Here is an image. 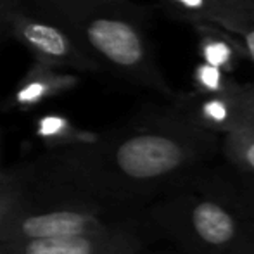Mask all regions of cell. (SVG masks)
I'll use <instances>...</instances> for the list:
<instances>
[{
  "mask_svg": "<svg viewBox=\"0 0 254 254\" xmlns=\"http://www.w3.org/2000/svg\"><path fill=\"white\" fill-rule=\"evenodd\" d=\"M218 135L178 113L149 114L101 131L90 144L49 149L19 164L28 197L144 209L189 184Z\"/></svg>",
  "mask_w": 254,
  "mask_h": 254,
  "instance_id": "cell-1",
  "label": "cell"
},
{
  "mask_svg": "<svg viewBox=\"0 0 254 254\" xmlns=\"http://www.w3.org/2000/svg\"><path fill=\"white\" fill-rule=\"evenodd\" d=\"M31 14L63 28L101 69L173 95L147 35V10L131 0H21Z\"/></svg>",
  "mask_w": 254,
  "mask_h": 254,
  "instance_id": "cell-2",
  "label": "cell"
},
{
  "mask_svg": "<svg viewBox=\"0 0 254 254\" xmlns=\"http://www.w3.org/2000/svg\"><path fill=\"white\" fill-rule=\"evenodd\" d=\"M144 223L184 254H225L251 228L234 199L194 187V182L145 206Z\"/></svg>",
  "mask_w": 254,
  "mask_h": 254,
  "instance_id": "cell-3",
  "label": "cell"
},
{
  "mask_svg": "<svg viewBox=\"0 0 254 254\" xmlns=\"http://www.w3.org/2000/svg\"><path fill=\"white\" fill-rule=\"evenodd\" d=\"M137 227H145L144 209H127L90 202L35 201L26 194L24 201L14 207L3 221L0 242L97 234Z\"/></svg>",
  "mask_w": 254,
  "mask_h": 254,
  "instance_id": "cell-4",
  "label": "cell"
},
{
  "mask_svg": "<svg viewBox=\"0 0 254 254\" xmlns=\"http://www.w3.org/2000/svg\"><path fill=\"white\" fill-rule=\"evenodd\" d=\"M5 30L7 38L23 45L33 61L74 73L102 71L97 61L92 59L71 35L51 21L31 14L21 2L7 12Z\"/></svg>",
  "mask_w": 254,
  "mask_h": 254,
  "instance_id": "cell-5",
  "label": "cell"
},
{
  "mask_svg": "<svg viewBox=\"0 0 254 254\" xmlns=\"http://www.w3.org/2000/svg\"><path fill=\"white\" fill-rule=\"evenodd\" d=\"M147 228L0 242V254H137L147 246Z\"/></svg>",
  "mask_w": 254,
  "mask_h": 254,
  "instance_id": "cell-6",
  "label": "cell"
},
{
  "mask_svg": "<svg viewBox=\"0 0 254 254\" xmlns=\"http://www.w3.org/2000/svg\"><path fill=\"white\" fill-rule=\"evenodd\" d=\"M81 83L78 73L49 66L40 61H33L24 76L16 83L14 90L0 101V111H19L26 113L52 99L69 94Z\"/></svg>",
  "mask_w": 254,
  "mask_h": 254,
  "instance_id": "cell-7",
  "label": "cell"
},
{
  "mask_svg": "<svg viewBox=\"0 0 254 254\" xmlns=\"http://www.w3.org/2000/svg\"><path fill=\"white\" fill-rule=\"evenodd\" d=\"M235 87L237 83L230 92L220 95L199 94L195 101H192L184 111H178V114L192 125L214 135L228 133L239 125H244V118L235 97Z\"/></svg>",
  "mask_w": 254,
  "mask_h": 254,
  "instance_id": "cell-8",
  "label": "cell"
},
{
  "mask_svg": "<svg viewBox=\"0 0 254 254\" xmlns=\"http://www.w3.org/2000/svg\"><path fill=\"white\" fill-rule=\"evenodd\" d=\"M197 35V51L201 61L216 66L230 74L237 67L239 61L244 57L242 47L232 35L220 30L214 24L192 23Z\"/></svg>",
  "mask_w": 254,
  "mask_h": 254,
  "instance_id": "cell-9",
  "label": "cell"
},
{
  "mask_svg": "<svg viewBox=\"0 0 254 254\" xmlns=\"http://www.w3.org/2000/svg\"><path fill=\"white\" fill-rule=\"evenodd\" d=\"M99 133L101 131L83 130L73 120L61 113L40 114L33 123V135L40 140L45 151L90 144L97 140Z\"/></svg>",
  "mask_w": 254,
  "mask_h": 254,
  "instance_id": "cell-10",
  "label": "cell"
},
{
  "mask_svg": "<svg viewBox=\"0 0 254 254\" xmlns=\"http://www.w3.org/2000/svg\"><path fill=\"white\" fill-rule=\"evenodd\" d=\"M223 152L242 175L254 178V125L244 123L223 135Z\"/></svg>",
  "mask_w": 254,
  "mask_h": 254,
  "instance_id": "cell-11",
  "label": "cell"
},
{
  "mask_svg": "<svg viewBox=\"0 0 254 254\" xmlns=\"http://www.w3.org/2000/svg\"><path fill=\"white\" fill-rule=\"evenodd\" d=\"M192 80L201 95H220L227 94L234 88L235 81L230 80V74L216 66L199 63L192 74Z\"/></svg>",
  "mask_w": 254,
  "mask_h": 254,
  "instance_id": "cell-12",
  "label": "cell"
},
{
  "mask_svg": "<svg viewBox=\"0 0 254 254\" xmlns=\"http://www.w3.org/2000/svg\"><path fill=\"white\" fill-rule=\"evenodd\" d=\"M26 194V185L17 168L14 166L5 170V175L0 180V230L7 216L12 213L14 207H17L24 201Z\"/></svg>",
  "mask_w": 254,
  "mask_h": 254,
  "instance_id": "cell-13",
  "label": "cell"
},
{
  "mask_svg": "<svg viewBox=\"0 0 254 254\" xmlns=\"http://www.w3.org/2000/svg\"><path fill=\"white\" fill-rule=\"evenodd\" d=\"M235 97H237L239 107H241L244 123L254 125V83L239 85L235 87Z\"/></svg>",
  "mask_w": 254,
  "mask_h": 254,
  "instance_id": "cell-14",
  "label": "cell"
},
{
  "mask_svg": "<svg viewBox=\"0 0 254 254\" xmlns=\"http://www.w3.org/2000/svg\"><path fill=\"white\" fill-rule=\"evenodd\" d=\"M225 254H254V228H249L248 234Z\"/></svg>",
  "mask_w": 254,
  "mask_h": 254,
  "instance_id": "cell-15",
  "label": "cell"
},
{
  "mask_svg": "<svg viewBox=\"0 0 254 254\" xmlns=\"http://www.w3.org/2000/svg\"><path fill=\"white\" fill-rule=\"evenodd\" d=\"M21 0H0V44L2 40L7 38V30H5V17L12 7H16Z\"/></svg>",
  "mask_w": 254,
  "mask_h": 254,
  "instance_id": "cell-16",
  "label": "cell"
},
{
  "mask_svg": "<svg viewBox=\"0 0 254 254\" xmlns=\"http://www.w3.org/2000/svg\"><path fill=\"white\" fill-rule=\"evenodd\" d=\"M3 175H5V170H2V168H0V180L3 178Z\"/></svg>",
  "mask_w": 254,
  "mask_h": 254,
  "instance_id": "cell-17",
  "label": "cell"
},
{
  "mask_svg": "<svg viewBox=\"0 0 254 254\" xmlns=\"http://www.w3.org/2000/svg\"><path fill=\"white\" fill-rule=\"evenodd\" d=\"M251 187H253V195H254V178H251Z\"/></svg>",
  "mask_w": 254,
  "mask_h": 254,
  "instance_id": "cell-18",
  "label": "cell"
},
{
  "mask_svg": "<svg viewBox=\"0 0 254 254\" xmlns=\"http://www.w3.org/2000/svg\"><path fill=\"white\" fill-rule=\"evenodd\" d=\"M137 254H144V251H140V253H137Z\"/></svg>",
  "mask_w": 254,
  "mask_h": 254,
  "instance_id": "cell-19",
  "label": "cell"
}]
</instances>
